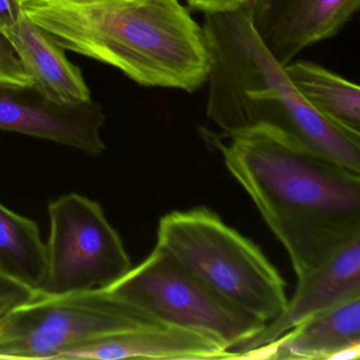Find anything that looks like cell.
I'll return each mask as SVG.
<instances>
[{
  "mask_svg": "<svg viewBox=\"0 0 360 360\" xmlns=\"http://www.w3.org/2000/svg\"><path fill=\"white\" fill-rule=\"evenodd\" d=\"M33 86L46 98L60 104L75 105L92 101L91 92L77 65L47 31L24 13L11 28L3 31Z\"/></svg>",
  "mask_w": 360,
  "mask_h": 360,
  "instance_id": "obj_13",
  "label": "cell"
},
{
  "mask_svg": "<svg viewBox=\"0 0 360 360\" xmlns=\"http://www.w3.org/2000/svg\"><path fill=\"white\" fill-rule=\"evenodd\" d=\"M157 244L223 298L266 323L286 307L279 271L256 244L208 208L164 216Z\"/></svg>",
  "mask_w": 360,
  "mask_h": 360,
  "instance_id": "obj_4",
  "label": "cell"
},
{
  "mask_svg": "<svg viewBox=\"0 0 360 360\" xmlns=\"http://www.w3.org/2000/svg\"><path fill=\"white\" fill-rule=\"evenodd\" d=\"M186 1L193 9L207 14L233 11L246 6L254 5L257 0H186Z\"/></svg>",
  "mask_w": 360,
  "mask_h": 360,
  "instance_id": "obj_18",
  "label": "cell"
},
{
  "mask_svg": "<svg viewBox=\"0 0 360 360\" xmlns=\"http://www.w3.org/2000/svg\"><path fill=\"white\" fill-rule=\"evenodd\" d=\"M0 83L33 85L32 79L22 66L13 48L0 33Z\"/></svg>",
  "mask_w": 360,
  "mask_h": 360,
  "instance_id": "obj_16",
  "label": "cell"
},
{
  "mask_svg": "<svg viewBox=\"0 0 360 360\" xmlns=\"http://www.w3.org/2000/svg\"><path fill=\"white\" fill-rule=\"evenodd\" d=\"M46 271V244L37 223L0 203V271L37 294Z\"/></svg>",
  "mask_w": 360,
  "mask_h": 360,
  "instance_id": "obj_15",
  "label": "cell"
},
{
  "mask_svg": "<svg viewBox=\"0 0 360 360\" xmlns=\"http://www.w3.org/2000/svg\"><path fill=\"white\" fill-rule=\"evenodd\" d=\"M359 356L360 294H356L307 318L241 359L353 360Z\"/></svg>",
  "mask_w": 360,
  "mask_h": 360,
  "instance_id": "obj_11",
  "label": "cell"
},
{
  "mask_svg": "<svg viewBox=\"0 0 360 360\" xmlns=\"http://www.w3.org/2000/svg\"><path fill=\"white\" fill-rule=\"evenodd\" d=\"M106 122L94 101L66 105L44 96L34 86L0 83V130L72 147L86 155L106 149L101 130Z\"/></svg>",
  "mask_w": 360,
  "mask_h": 360,
  "instance_id": "obj_8",
  "label": "cell"
},
{
  "mask_svg": "<svg viewBox=\"0 0 360 360\" xmlns=\"http://www.w3.org/2000/svg\"><path fill=\"white\" fill-rule=\"evenodd\" d=\"M284 71L316 112L360 136L359 86L311 62L288 63Z\"/></svg>",
  "mask_w": 360,
  "mask_h": 360,
  "instance_id": "obj_14",
  "label": "cell"
},
{
  "mask_svg": "<svg viewBox=\"0 0 360 360\" xmlns=\"http://www.w3.org/2000/svg\"><path fill=\"white\" fill-rule=\"evenodd\" d=\"M105 290L162 323L210 335L231 351L266 326L206 285L159 244L146 260Z\"/></svg>",
  "mask_w": 360,
  "mask_h": 360,
  "instance_id": "obj_5",
  "label": "cell"
},
{
  "mask_svg": "<svg viewBox=\"0 0 360 360\" xmlns=\"http://www.w3.org/2000/svg\"><path fill=\"white\" fill-rule=\"evenodd\" d=\"M290 0H257L252 6V16L254 18H261L277 10L281 6L285 5Z\"/></svg>",
  "mask_w": 360,
  "mask_h": 360,
  "instance_id": "obj_20",
  "label": "cell"
},
{
  "mask_svg": "<svg viewBox=\"0 0 360 360\" xmlns=\"http://www.w3.org/2000/svg\"><path fill=\"white\" fill-rule=\"evenodd\" d=\"M35 292L0 271V323L16 307L30 300Z\"/></svg>",
  "mask_w": 360,
  "mask_h": 360,
  "instance_id": "obj_17",
  "label": "cell"
},
{
  "mask_svg": "<svg viewBox=\"0 0 360 360\" xmlns=\"http://www.w3.org/2000/svg\"><path fill=\"white\" fill-rule=\"evenodd\" d=\"M22 15L18 0H0V33L13 27Z\"/></svg>",
  "mask_w": 360,
  "mask_h": 360,
  "instance_id": "obj_19",
  "label": "cell"
},
{
  "mask_svg": "<svg viewBox=\"0 0 360 360\" xmlns=\"http://www.w3.org/2000/svg\"><path fill=\"white\" fill-rule=\"evenodd\" d=\"M155 324L162 322L107 290L35 294L0 323V359H58L90 339Z\"/></svg>",
  "mask_w": 360,
  "mask_h": 360,
  "instance_id": "obj_6",
  "label": "cell"
},
{
  "mask_svg": "<svg viewBox=\"0 0 360 360\" xmlns=\"http://www.w3.org/2000/svg\"><path fill=\"white\" fill-rule=\"evenodd\" d=\"M252 6L205 14L207 117L223 134L257 126L275 128L360 172V136L335 125L305 102L255 28Z\"/></svg>",
  "mask_w": 360,
  "mask_h": 360,
  "instance_id": "obj_3",
  "label": "cell"
},
{
  "mask_svg": "<svg viewBox=\"0 0 360 360\" xmlns=\"http://www.w3.org/2000/svg\"><path fill=\"white\" fill-rule=\"evenodd\" d=\"M222 138L212 141L285 248L297 279L360 236V172L269 126Z\"/></svg>",
  "mask_w": 360,
  "mask_h": 360,
  "instance_id": "obj_1",
  "label": "cell"
},
{
  "mask_svg": "<svg viewBox=\"0 0 360 360\" xmlns=\"http://www.w3.org/2000/svg\"><path fill=\"white\" fill-rule=\"evenodd\" d=\"M47 271L37 295L105 290L132 269L117 231L102 206L84 195H62L48 206Z\"/></svg>",
  "mask_w": 360,
  "mask_h": 360,
  "instance_id": "obj_7",
  "label": "cell"
},
{
  "mask_svg": "<svg viewBox=\"0 0 360 360\" xmlns=\"http://www.w3.org/2000/svg\"><path fill=\"white\" fill-rule=\"evenodd\" d=\"M65 50L109 65L145 87L195 92L210 58L203 27L180 0H18Z\"/></svg>",
  "mask_w": 360,
  "mask_h": 360,
  "instance_id": "obj_2",
  "label": "cell"
},
{
  "mask_svg": "<svg viewBox=\"0 0 360 360\" xmlns=\"http://www.w3.org/2000/svg\"><path fill=\"white\" fill-rule=\"evenodd\" d=\"M239 359L214 337L169 324H155L90 339L64 349L58 359Z\"/></svg>",
  "mask_w": 360,
  "mask_h": 360,
  "instance_id": "obj_9",
  "label": "cell"
},
{
  "mask_svg": "<svg viewBox=\"0 0 360 360\" xmlns=\"http://www.w3.org/2000/svg\"><path fill=\"white\" fill-rule=\"evenodd\" d=\"M360 0H290L254 25L276 60L285 66L304 48L335 37Z\"/></svg>",
  "mask_w": 360,
  "mask_h": 360,
  "instance_id": "obj_12",
  "label": "cell"
},
{
  "mask_svg": "<svg viewBox=\"0 0 360 360\" xmlns=\"http://www.w3.org/2000/svg\"><path fill=\"white\" fill-rule=\"evenodd\" d=\"M356 294H360V236L298 280L294 297L288 300L281 314L233 352L241 359L246 353L269 345L307 318Z\"/></svg>",
  "mask_w": 360,
  "mask_h": 360,
  "instance_id": "obj_10",
  "label": "cell"
}]
</instances>
